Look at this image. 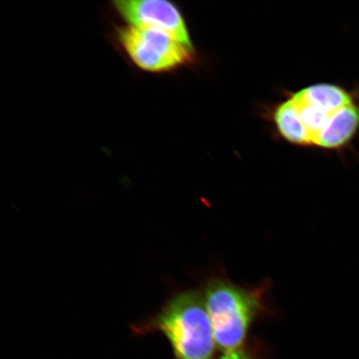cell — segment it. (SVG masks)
I'll use <instances>...</instances> for the list:
<instances>
[{
	"label": "cell",
	"mask_w": 359,
	"mask_h": 359,
	"mask_svg": "<svg viewBox=\"0 0 359 359\" xmlns=\"http://www.w3.org/2000/svg\"><path fill=\"white\" fill-rule=\"evenodd\" d=\"M219 359H259V358L250 350L241 348L235 351L224 353Z\"/></svg>",
	"instance_id": "cell-9"
},
{
	"label": "cell",
	"mask_w": 359,
	"mask_h": 359,
	"mask_svg": "<svg viewBox=\"0 0 359 359\" xmlns=\"http://www.w3.org/2000/svg\"><path fill=\"white\" fill-rule=\"evenodd\" d=\"M118 41L133 64L148 73L172 71L192 60V53L172 35L149 27L125 26Z\"/></svg>",
	"instance_id": "cell-3"
},
{
	"label": "cell",
	"mask_w": 359,
	"mask_h": 359,
	"mask_svg": "<svg viewBox=\"0 0 359 359\" xmlns=\"http://www.w3.org/2000/svg\"><path fill=\"white\" fill-rule=\"evenodd\" d=\"M114 4L128 25L165 31L193 53L186 22L173 4L163 0H119Z\"/></svg>",
	"instance_id": "cell-4"
},
{
	"label": "cell",
	"mask_w": 359,
	"mask_h": 359,
	"mask_svg": "<svg viewBox=\"0 0 359 359\" xmlns=\"http://www.w3.org/2000/svg\"><path fill=\"white\" fill-rule=\"evenodd\" d=\"M132 330L139 336L164 335L173 359H215L218 348L203 294L196 290L174 295L158 313Z\"/></svg>",
	"instance_id": "cell-1"
},
{
	"label": "cell",
	"mask_w": 359,
	"mask_h": 359,
	"mask_svg": "<svg viewBox=\"0 0 359 359\" xmlns=\"http://www.w3.org/2000/svg\"><path fill=\"white\" fill-rule=\"evenodd\" d=\"M358 134L359 100L332 115L316 146L326 150H343L351 146Z\"/></svg>",
	"instance_id": "cell-5"
},
{
	"label": "cell",
	"mask_w": 359,
	"mask_h": 359,
	"mask_svg": "<svg viewBox=\"0 0 359 359\" xmlns=\"http://www.w3.org/2000/svg\"><path fill=\"white\" fill-rule=\"evenodd\" d=\"M294 97L330 115L359 100V87L349 90L333 83H320L304 88Z\"/></svg>",
	"instance_id": "cell-6"
},
{
	"label": "cell",
	"mask_w": 359,
	"mask_h": 359,
	"mask_svg": "<svg viewBox=\"0 0 359 359\" xmlns=\"http://www.w3.org/2000/svg\"><path fill=\"white\" fill-rule=\"evenodd\" d=\"M291 100L293 101L299 111L311 144L316 145L318 137H320L333 114H327V112L309 104L294 96H292Z\"/></svg>",
	"instance_id": "cell-8"
},
{
	"label": "cell",
	"mask_w": 359,
	"mask_h": 359,
	"mask_svg": "<svg viewBox=\"0 0 359 359\" xmlns=\"http://www.w3.org/2000/svg\"><path fill=\"white\" fill-rule=\"evenodd\" d=\"M273 119L285 140L296 145H311L306 129L291 98L277 107Z\"/></svg>",
	"instance_id": "cell-7"
},
{
	"label": "cell",
	"mask_w": 359,
	"mask_h": 359,
	"mask_svg": "<svg viewBox=\"0 0 359 359\" xmlns=\"http://www.w3.org/2000/svg\"><path fill=\"white\" fill-rule=\"evenodd\" d=\"M263 294L221 277L206 282L202 294L218 349L227 353L244 348L251 327L266 311Z\"/></svg>",
	"instance_id": "cell-2"
}]
</instances>
